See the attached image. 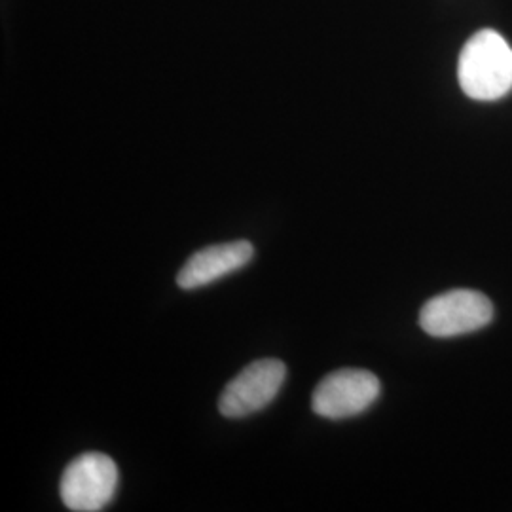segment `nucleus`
Here are the masks:
<instances>
[{
  "label": "nucleus",
  "mask_w": 512,
  "mask_h": 512,
  "mask_svg": "<svg viewBox=\"0 0 512 512\" xmlns=\"http://www.w3.org/2000/svg\"><path fill=\"white\" fill-rule=\"evenodd\" d=\"M461 90L476 101H495L512 90L511 44L494 29L478 31L459 55Z\"/></svg>",
  "instance_id": "nucleus-1"
},
{
  "label": "nucleus",
  "mask_w": 512,
  "mask_h": 512,
  "mask_svg": "<svg viewBox=\"0 0 512 512\" xmlns=\"http://www.w3.org/2000/svg\"><path fill=\"white\" fill-rule=\"evenodd\" d=\"M118 467L101 452L74 458L63 471L59 494L63 505L74 512L103 511L116 495Z\"/></svg>",
  "instance_id": "nucleus-2"
},
{
  "label": "nucleus",
  "mask_w": 512,
  "mask_h": 512,
  "mask_svg": "<svg viewBox=\"0 0 512 512\" xmlns=\"http://www.w3.org/2000/svg\"><path fill=\"white\" fill-rule=\"evenodd\" d=\"M380 397V380L363 368H340L325 376L313 391L311 408L327 420L363 414Z\"/></svg>",
  "instance_id": "nucleus-3"
},
{
  "label": "nucleus",
  "mask_w": 512,
  "mask_h": 512,
  "mask_svg": "<svg viewBox=\"0 0 512 512\" xmlns=\"http://www.w3.org/2000/svg\"><path fill=\"white\" fill-rule=\"evenodd\" d=\"M285 378L287 366L279 359H258L245 366L220 393V414L230 420H241L264 410L274 403Z\"/></svg>",
  "instance_id": "nucleus-4"
},
{
  "label": "nucleus",
  "mask_w": 512,
  "mask_h": 512,
  "mask_svg": "<svg viewBox=\"0 0 512 512\" xmlns=\"http://www.w3.org/2000/svg\"><path fill=\"white\" fill-rule=\"evenodd\" d=\"M494 317L492 302L482 293L456 289L431 298L420 313L421 329L435 338H452L486 327Z\"/></svg>",
  "instance_id": "nucleus-5"
},
{
  "label": "nucleus",
  "mask_w": 512,
  "mask_h": 512,
  "mask_svg": "<svg viewBox=\"0 0 512 512\" xmlns=\"http://www.w3.org/2000/svg\"><path fill=\"white\" fill-rule=\"evenodd\" d=\"M253 256L255 247L251 241L245 239L209 245L186 260L177 275V285L183 291L202 289L245 268L253 260Z\"/></svg>",
  "instance_id": "nucleus-6"
}]
</instances>
